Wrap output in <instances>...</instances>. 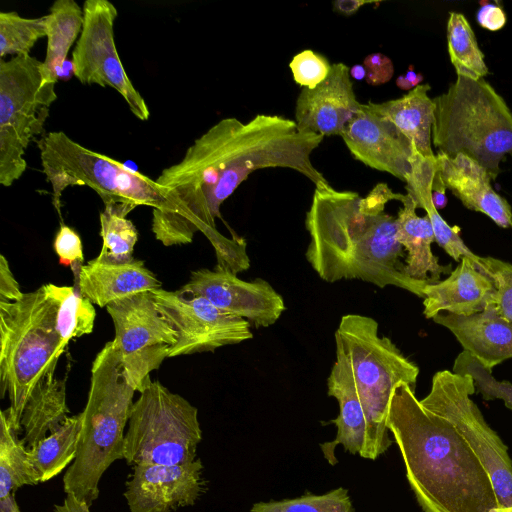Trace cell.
I'll use <instances>...</instances> for the list:
<instances>
[{"label": "cell", "mask_w": 512, "mask_h": 512, "mask_svg": "<svg viewBox=\"0 0 512 512\" xmlns=\"http://www.w3.org/2000/svg\"><path fill=\"white\" fill-rule=\"evenodd\" d=\"M404 195L378 183L363 198L318 182L305 218L310 236L305 257L318 276L330 283L360 279L380 288L395 286L423 299L430 283L406 275L396 218L385 212L389 201L401 202Z\"/></svg>", "instance_id": "cell-1"}, {"label": "cell", "mask_w": 512, "mask_h": 512, "mask_svg": "<svg viewBox=\"0 0 512 512\" xmlns=\"http://www.w3.org/2000/svg\"><path fill=\"white\" fill-rule=\"evenodd\" d=\"M423 512H498L489 474L457 428L399 383L386 420Z\"/></svg>", "instance_id": "cell-2"}, {"label": "cell", "mask_w": 512, "mask_h": 512, "mask_svg": "<svg viewBox=\"0 0 512 512\" xmlns=\"http://www.w3.org/2000/svg\"><path fill=\"white\" fill-rule=\"evenodd\" d=\"M134 388L124 374L115 340L97 353L81 415L75 460L63 476V489L89 506L99 496V482L112 463L124 459L125 427L133 405Z\"/></svg>", "instance_id": "cell-3"}, {"label": "cell", "mask_w": 512, "mask_h": 512, "mask_svg": "<svg viewBox=\"0 0 512 512\" xmlns=\"http://www.w3.org/2000/svg\"><path fill=\"white\" fill-rule=\"evenodd\" d=\"M432 143L449 157L465 154L496 180L500 163L512 154V111L484 78L457 76L435 98Z\"/></svg>", "instance_id": "cell-4"}, {"label": "cell", "mask_w": 512, "mask_h": 512, "mask_svg": "<svg viewBox=\"0 0 512 512\" xmlns=\"http://www.w3.org/2000/svg\"><path fill=\"white\" fill-rule=\"evenodd\" d=\"M65 348L57 330L56 307L43 286L15 302L0 301V390L20 431L26 402L37 383L55 373Z\"/></svg>", "instance_id": "cell-5"}, {"label": "cell", "mask_w": 512, "mask_h": 512, "mask_svg": "<svg viewBox=\"0 0 512 512\" xmlns=\"http://www.w3.org/2000/svg\"><path fill=\"white\" fill-rule=\"evenodd\" d=\"M335 343L349 362L366 415V440L360 456L375 460L393 442L386 425L392 392L399 383L415 388L419 367L390 338L380 336L377 321L369 316L343 315Z\"/></svg>", "instance_id": "cell-6"}, {"label": "cell", "mask_w": 512, "mask_h": 512, "mask_svg": "<svg viewBox=\"0 0 512 512\" xmlns=\"http://www.w3.org/2000/svg\"><path fill=\"white\" fill-rule=\"evenodd\" d=\"M42 172L52 188V203L61 217V197L68 187L87 186L106 204L160 208L165 189L155 180L119 161L88 149L63 131H51L37 142Z\"/></svg>", "instance_id": "cell-7"}, {"label": "cell", "mask_w": 512, "mask_h": 512, "mask_svg": "<svg viewBox=\"0 0 512 512\" xmlns=\"http://www.w3.org/2000/svg\"><path fill=\"white\" fill-rule=\"evenodd\" d=\"M133 403L124 438V459L141 464H184L197 459L202 440L198 410L159 381Z\"/></svg>", "instance_id": "cell-8"}, {"label": "cell", "mask_w": 512, "mask_h": 512, "mask_svg": "<svg viewBox=\"0 0 512 512\" xmlns=\"http://www.w3.org/2000/svg\"><path fill=\"white\" fill-rule=\"evenodd\" d=\"M56 83L32 56L0 61V184L11 186L26 171L25 152L40 135L57 99Z\"/></svg>", "instance_id": "cell-9"}, {"label": "cell", "mask_w": 512, "mask_h": 512, "mask_svg": "<svg viewBox=\"0 0 512 512\" xmlns=\"http://www.w3.org/2000/svg\"><path fill=\"white\" fill-rule=\"evenodd\" d=\"M475 391L470 375L441 370L433 375L431 389L420 402L457 428L491 478L498 512H508L512 509V459L471 398Z\"/></svg>", "instance_id": "cell-10"}, {"label": "cell", "mask_w": 512, "mask_h": 512, "mask_svg": "<svg viewBox=\"0 0 512 512\" xmlns=\"http://www.w3.org/2000/svg\"><path fill=\"white\" fill-rule=\"evenodd\" d=\"M106 310L114 324L126 379L140 393L152 381L150 373L168 358L177 335L159 311L152 291L113 302Z\"/></svg>", "instance_id": "cell-11"}, {"label": "cell", "mask_w": 512, "mask_h": 512, "mask_svg": "<svg viewBox=\"0 0 512 512\" xmlns=\"http://www.w3.org/2000/svg\"><path fill=\"white\" fill-rule=\"evenodd\" d=\"M82 8L83 27L72 52L75 77L82 84L113 88L137 119L148 120L149 108L132 84L116 49V7L108 0H86Z\"/></svg>", "instance_id": "cell-12"}, {"label": "cell", "mask_w": 512, "mask_h": 512, "mask_svg": "<svg viewBox=\"0 0 512 512\" xmlns=\"http://www.w3.org/2000/svg\"><path fill=\"white\" fill-rule=\"evenodd\" d=\"M155 303L177 335L168 358L214 351L253 338L251 324L203 297L162 288L152 290Z\"/></svg>", "instance_id": "cell-13"}, {"label": "cell", "mask_w": 512, "mask_h": 512, "mask_svg": "<svg viewBox=\"0 0 512 512\" xmlns=\"http://www.w3.org/2000/svg\"><path fill=\"white\" fill-rule=\"evenodd\" d=\"M182 292L200 296L217 308L247 320L255 328L276 323L286 309L283 297L262 278L244 281L216 265L191 272Z\"/></svg>", "instance_id": "cell-14"}, {"label": "cell", "mask_w": 512, "mask_h": 512, "mask_svg": "<svg viewBox=\"0 0 512 512\" xmlns=\"http://www.w3.org/2000/svg\"><path fill=\"white\" fill-rule=\"evenodd\" d=\"M200 458L184 464H141L133 467L124 496L129 512H172L193 506L204 493Z\"/></svg>", "instance_id": "cell-15"}, {"label": "cell", "mask_w": 512, "mask_h": 512, "mask_svg": "<svg viewBox=\"0 0 512 512\" xmlns=\"http://www.w3.org/2000/svg\"><path fill=\"white\" fill-rule=\"evenodd\" d=\"M340 136L352 156L366 166L405 183L410 177L418 151L391 121L368 104H361Z\"/></svg>", "instance_id": "cell-16"}, {"label": "cell", "mask_w": 512, "mask_h": 512, "mask_svg": "<svg viewBox=\"0 0 512 512\" xmlns=\"http://www.w3.org/2000/svg\"><path fill=\"white\" fill-rule=\"evenodd\" d=\"M350 68L332 64L328 77L313 89L302 88L295 106V122L302 132L340 135L358 112L360 103L353 89Z\"/></svg>", "instance_id": "cell-17"}, {"label": "cell", "mask_w": 512, "mask_h": 512, "mask_svg": "<svg viewBox=\"0 0 512 512\" xmlns=\"http://www.w3.org/2000/svg\"><path fill=\"white\" fill-rule=\"evenodd\" d=\"M496 293L495 282L482 263L463 257L447 278L425 286L423 314L427 319L441 312L469 316L495 304Z\"/></svg>", "instance_id": "cell-18"}, {"label": "cell", "mask_w": 512, "mask_h": 512, "mask_svg": "<svg viewBox=\"0 0 512 512\" xmlns=\"http://www.w3.org/2000/svg\"><path fill=\"white\" fill-rule=\"evenodd\" d=\"M436 163L445 188L467 209L486 215L500 228L512 227L511 206L492 188L484 167L465 154L452 158L437 152Z\"/></svg>", "instance_id": "cell-19"}, {"label": "cell", "mask_w": 512, "mask_h": 512, "mask_svg": "<svg viewBox=\"0 0 512 512\" xmlns=\"http://www.w3.org/2000/svg\"><path fill=\"white\" fill-rule=\"evenodd\" d=\"M432 320L447 328L463 350L490 371L512 358V322L499 313L495 304L469 316L441 312Z\"/></svg>", "instance_id": "cell-20"}, {"label": "cell", "mask_w": 512, "mask_h": 512, "mask_svg": "<svg viewBox=\"0 0 512 512\" xmlns=\"http://www.w3.org/2000/svg\"><path fill=\"white\" fill-rule=\"evenodd\" d=\"M71 270L80 292L99 307L106 308L121 299L161 288V282L143 260L114 264L94 258Z\"/></svg>", "instance_id": "cell-21"}, {"label": "cell", "mask_w": 512, "mask_h": 512, "mask_svg": "<svg viewBox=\"0 0 512 512\" xmlns=\"http://www.w3.org/2000/svg\"><path fill=\"white\" fill-rule=\"evenodd\" d=\"M327 393L339 404L338 416L330 422L337 427L333 441L320 444L329 464H337L335 448L341 444L345 451L356 455L362 452L367 432V420L356 381L342 347L336 344V361L327 379Z\"/></svg>", "instance_id": "cell-22"}, {"label": "cell", "mask_w": 512, "mask_h": 512, "mask_svg": "<svg viewBox=\"0 0 512 512\" xmlns=\"http://www.w3.org/2000/svg\"><path fill=\"white\" fill-rule=\"evenodd\" d=\"M401 203L396 217V238L406 253L405 273L415 280L438 282L442 275L452 271V266L441 264L432 252L435 235L427 215H417L416 203L408 194Z\"/></svg>", "instance_id": "cell-23"}, {"label": "cell", "mask_w": 512, "mask_h": 512, "mask_svg": "<svg viewBox=\"0 0 512 512\" xmlns=\"http://www.w3.org/2000/svg\"><path fill=\"white\" fill-rule=\"evenodd\" d=\"M429 84H420L400 98L367 103L377 114L391 121L425 158L433 159L432 125L434 103Z\"/></svg>", "instance_id": "cell-24"}, {"label": "cell", "mask_w": 512, "mask_h": 512, "mask_svg": "<svg viewBox=\"0 0 512 512\" xmlns=\"http://www.w3.org/2000/svg\"><path fill=\"white\" fill-rule=\"evenodd\" d=\"M437 175L436 157L425 158L418 152L414 159L412 173L406 181L407 194L415 201L417 208L426 211L434 231L435 242L453 260L460 262L461 258L468 257L477 264H481V256L467 247L459 235L458 227L450 226L434 205L432 189Z\"/></svg>", "instance_id": "cell-25"}, {"label": "cell", "mask_w": 512, "mask_h": 512, "mask_svg": "<svg viewBox=\"0 0 512 512\" xmlns=\"http://www.w3.org/2000/svg\"><path fill=\"white\" fill-rule=\"evenodd\" d=\"M66 401V378L55 373L44 376L32 390L21 418L23 441L27 448L58 429L69 417Z\"/></svg>", "instance_id": "cell-26"}, {"label": "cell", "mask_w": 512, "mask_h": 512, "mask_svg": "<svg viewBox=\"0 0 512 512\" xmlns=\"http://www.w3.org/2000/svg\"><path fill=\"white\" fill-rule=\"evenodd\" d=\"M46 17L47 47L43 67L46 76L57 82L69 50L83 27V8L74 0H57Z\"/></svg>", "instance_id": "cell-27"}, {"label": "cell", "mask_w": 512, "mask_h": 512, "mask_svg": "<svg viewBox=\"0 0 512 512\" xmlns=\"http://www.w3.org/2000/svg\"><path fill=\"white\" fill-rule=\"evenodd\" d=\"M80 428V413L69 416L58 429L28 449L40 483L59 475L75 460Z\"/></svg>", "instance_id": "cell-28"}, {"label": "cell", "mask_w": 512, "mask_h": 512, "mask_svg": "<svg viewBox=\"0 0 512 512\" xmlns=\"http://www.w3.org/2000/svg\"><path fill=\"white\" fill-rule=\"evenodd\" d=\"M19 431L10 421L7 410L0 415V500L24 485H36L39 478L28 454V448L18 437Z\"/></svg>", "instance_id": "cell-29"}, {"label": "cell", "mask_w": 512, "mask_h": 512, "mask_svg": "<svg viewBox=\"0 0 512 512\" xmlns=\"http://www.w3.org/2000/svg\"><path fill=\"white\" fill-rule=\"evenodd\" d=\"M42 286L55 304L57 330L65 349L70 340L93 331L96 319L94 304L76 285L59 286L47 283Z\"/></svg>", "instance_id": "cell-30"}, {"label": "cell", "mask_w": 512, "mask_h": 512, "mask_svg": "<svg viewBox=\"0 0 512 512\" xmlns=\"http://www.w3.org/2000/svg\"><path fill=\"white\" fill-rule=\"evenodd\" d=\"M132 207L123 204H106L99 215L102 247L97 260L107 263H128L134 260V246L138 231L127 215Z\"/></svg>", "instance_id": "cell-31"}, {"label": "cell", "mask_w": 512, "mask_h": 512, "mask_svg": "<svg viewBox=\"0 0 512 512\" xmlns=\"http://www.w3.org/2000/svg\"><path fill=\"white\" fill-rule=\"evenodd\" d=\"M447 46L457 76L479 80L488 75L484 54L466 17L450 12L447 21Z\"/></svg>", "instance_id": "cell-32"}, {"label": "cell", "mask_w": 512, "mask_h": 512, "mask_svg": "<svg viewBox=\"0 0 512 512\" xmlns=\"http://www.w3.org/2000/svg\"><path fill=\"white\" fill-rule=\"evenodd\" d=\"M46 37V17L26 18L17 12L0 13V57L29 56L40 39Z\"/></svg>", "instance_id": "cell-33"}, {"label": "cell", "mask_w": 512, "mask_h": 512, "mask_svg": "<svg viewBox=\"0 0 512 512\" xmlns=\"http://www.w3.org/2000/svg\"><path fill=\"white\" fill-rule=\"evenodd\" d=\"M250 512H355L349 492L338 487L325 494L306 493L280 501L257 502Z\"/></svg>", "instance_id": "cell-34"}, {"label": "cell", "mask_w": 512, "mask_h": 512, "mask_svg": "<svg viewBox=\"0 0 512 512\" xmlns=\"http://www.w3.org/2000/svg\"><path fill=\"white\" fill-rule=\"evenodd\" d=\"M452 371L458 374L470 375L475 383L476 390L484 400H502L504 405L512 410V383L494 378L492 371L486 369L468 352L463 350L456 357Z\"/></svg>", "instance_id": "cell-35"}, {"label": "cell", "mask_w": 512, "mask_h": 512, "mask_svg": "<svg viewBox=\"0 0 512 512\" xmlns=\"http://www.w3.org/2000/svg\"><path fill=\"white\" fill-rule=\"evenodd\" d=\"M289 67L298 85L313 89L328 77L332 64L325 56L306 49L292 58Z\"/></svg>", "instance_id": "cell-36"}, {"label": "cell", "mask_w": 512, "mask_h": 512, "mask_svg": "<svg viewBox=\"0 0 512 512\" xmlns=\"http://www.w3.org/2000/svg\"><path fill=\"white\" fill-rule=\"evenodd\" d=\"M484 271L495 282V305L499 313L512 322V264L494 257L481 256Z\"/></svg>", "instance_id": "cell-37"}, {"label": "cell", "mask_w": 512, "mask_h": 512, "mask_svg": "<svg viewBox=\"0 0 512 512\" xmlns=\"http://www.w3.org/2000/svg\"><path fill=\"white\" fill-rule=\"evenodd\" d=\"M53 248L59 258V263L71 268L83 265V245L79 234L65 224H61Z\"/></svg>", "instance_id": "cell-38"}, {"label": "cell", "mask_w": 512, "mask_h": 512, "mask_svg": "<svg viewBox=\"0 0 512 512\" xmlns=\"http://www.w3.org/2000/svg\"><path fill=\"white\" fill-rule=\"evenodd\" d=\"M366 82L370 85H381L391 80L394 74L392 60L382 53H372L364 58Z\"/></svg>", "instance_id": "cell-39"}, {"label": "cell", "mask_w": 512, "mask_h": 512, "mask_svg": "<svg viewBox=\"0 0 512 512\" xmlns=\"http://www.w3.org/2000/svg\"><path fill=\"white\" fill-rule=\"evenodd\" d=\"M24 292L14 277L9 262L4 255L0 256V301L15 302L22 298Z\"/></svg>", "instance_id": "cell-40"}, {"label": "cell", "mask_w": 512, "mask_h": 512, "mask_svg": "<svg viewBox=\"0 0 512 512\" xmlns=\"http://www.w3.org/2000/svg\"><path fill=\"white\" fill-rule=\"evenodd\" d=\"M476 13L477 23L486 30L496 32L501 30L507 21L506 14L502 7L481 1Z\"/></svg>", "instance_id": "cell-41"}, {"label": "cell", "mask_w": 512, "mask_h": 512, "mask_svg": "<svg viewBox=\"0 0 512 512\" xmlns=\"http://www.w3.org/2000/svg\"><path fill=\"white\" fill-rule=\"evenodd\" d=\"M89 505L72 494H66L62 504L54 506V512H90Z\"/></svg>", "instance_id": "cell-42"}, {"label": "cell", "mask_w": 512, "mask_h": 512, "mask_svg": "<svg viewBox=\"0 0 512 512\" xmlns=\"http://www.w3.org/2000/svg\"><path fill=\"white\" fill-rule=\"evenodd\" d=\"M422 80L423 75L415 72L413 65H410L405 74L396 78V85L402 90L411 91L419 86Z\"/></svg>", "instance_id": "cell-43"}, {"label": "cell", "mask_w": 512, "mask_h": 512, "mask_svg": "<svg viewBox=\"0 0 512 512\" xmlns=\"http://www.w3.org/2000/svg\"><path fill=\"white\" fill-rule=\"evenodd\" d=\"M370 3L369 1H359V0H338L333 3V10L343 14V15H352L358 11V9L364 5Z\"/></svg>", "instance_id": "cell-44"}, {"label": "cell", "mask_w": 512, "mask_h": 512, "mask_svg": "<svg viewBox=\"0 0 512 512\" xmlns=\"http://www.w3.org/2000/svg\"><path fill=\"white\" fill-rule=\"evenodd\" d=\"M0 512H21L15 500V492L0 500Z\"/></svg>", "instance_id": "cell-45"}, {"label": "cell", "mask_w": 512, "mask_h": 512, "mask_svg": "<svg viewBox=\"0 0 512 512\" xmlns=\"http://www.w3.org/2000/svg\"><path fill=\"white\" fill-rule=\"evenodd\" d=\"M350 76L355 80H363L366 78V70L363 64H356L350 68Z\"/></svg>", "instance_id": "cell-46"}, {"label": "cell", "mask_w": 512, "mask_h": 512, "mask_svg": "<svg viewBox=\"0 0 512 512\" xmlns=\"http://www.w3.org/2000/svg\"><path fill=\"white\" fill-rule=\"evenodd\" d=\"M508 512H512V509L510 511H508Z\"/></svg>", "instance_id": "cell-47"}]
</instances>
